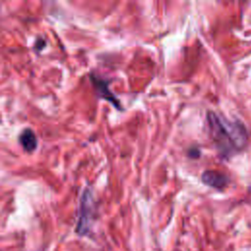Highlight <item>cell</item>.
Masks as SVG:
<instances>
[{
  "label": "cell",
  "instance_id": "1",
  "mask_svg": "<svg viewBox=\"0 0 251 251\" xmlns=\"http://www.w3.org/2000/svg\"><path fill=\"white\" fill-rule=\"evenodd\" d=\"M207 123L210 135L223 156L233 155L246 146L247 130L240 122H231L215 112L209 111L207 113Z\"/></svg>",
  "mask_w": 251,
  "mask_h": 251
},
{
  "label": "cell",
  "instance_id": "2",
  "mask_svg": "<svg viewBox=\"0 0 251 251\" xmlns=\"http://www.w3.org/2000/svg\"><path fill=\"white\" fill-rule=\"evenodd\" d=\"M92 211V194L88 188H85L81 198H80V207H79V221L77 227L79 230L82 228H86L87 223L90 218V214Z\"/></svg>",
  "mask_w": 251,
  "mask_h": 251
},
{
  "label": "cell",
  "instance_id": "3",
  "mask_svg": "<svg viewBox=\"0 0 251 251\" xmlns=\"http://www.w3.org/2000/svg\"><path fill=\"white\" fill-rule=\"evenodd\" d=\"M201 179L203 183H205L208 186L217 188V189H223L226 186L229 179L226 175L213 170H208L203 172L201 176Z\"/></svg>",
  "mask_w": 251,
  "mask_h": 251
},
{
  "label": "cell",
  "instance_id": "4",
  "mask_svg": "<svg viewBox=\"0 0 251 251\" xmlns=\"http://www.w3.org/2000/svg\"><path fill=\"white\" fill-rule=\"evenodd\" d=\"M91 81L93 82V85L95 86L98 94L103 97L104 99H107L108 101H110L111 103H113L116 107L120 108V103L119 100L113 95V93L111 92V90H109L108 88V82L103 80V79H99L96 75H91Z\"/></svg>",
  "mask_w": 251,
  "mask_h": 251
},
{
  "label": "cell",
  "instance_id": "5",
  "mask_svg": "<svg viewBox=\"0 0 251 251\" xmlns=\"http://www.w3.org/2000/svg\"><path fill=\"white\" fill-rule=\"evenodd\" d=\"M19 142L26 152H31L37 147V139L34 132L30 128H25L20 136Z\"/></svg>",
  "mask_w": 251,
  "mask_h": 251
},
{
  "label": "cell",
  "instance_id": "6",
  "mask_svg": "<svg viewBox=\"0 0 251 251\" xmlns=\"http://www.w3.org/2000/svg\"><path fill=\"white\" fill-rule=\"evenodd\" d=\"M199 154H200V152H199L198 149H193V150L190 149V150L188 151V155H189L191 158H198Z\"/></svg>",
  "mask_w": 251,
  "mask_h": 251
}]
</instances>
